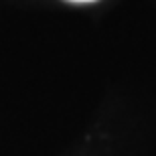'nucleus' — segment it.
<instances>
[{
  "label": "nucleus",
  "mask_w": 156,
  "mask_h": 156,
  "mask_svg": "<svg viewBox=\"0 0 156 156\" xmlns=\"http://www.w3.org/2000/svg\"><path fill=\"white\" fill-rule=\"evenodd\" d=\"M73 2H91V0H73Z\"/></svg>",
  "instance_id": "nucleus-1"
}]
</instances>
